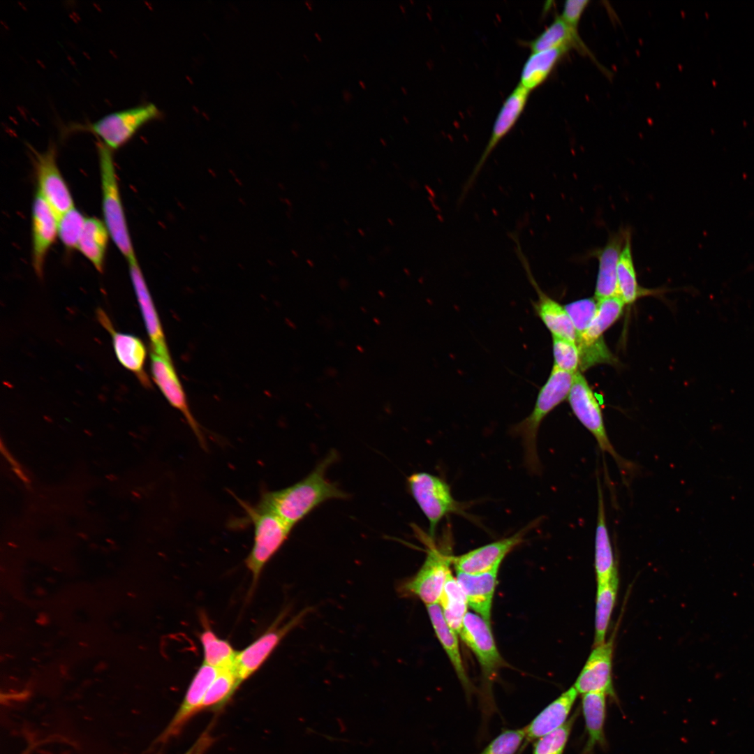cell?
<instances>
[{"mask_svg": "<svg viewBox=\"0 0 754 754\" xmlns=\"http://www.w3.org/2000/svg\"><path fill=\"white\" fill-rule=\"evenodd\" d=\"M359 83H360V84H361V85H362V87H363L364 88H365V85H364V82H362V81H360V82H359Z\"/></svg>", "mask_w": 754, "mask_h": 754, "instance_id": "obj_44", "label": "cell"}, {"mask_svg": "<svg viewBox=\"0 0 754 754\" xmlns=\"http://www.w3.org/2000/svg\"><path fill=\"white\" fill-rule=\"evenodd\" d=\"M531 52L554 49L570 51L575 49L581 54L591 56V51L581 38L578 29L566 23L559 15L538 36L528 43Z\"/></svg>", "mask_w": 754, "mask_h": 754, "instance_id": "obj_24", "label": "cell"}, {"mask_svg": "<svg viewBox=\"0 0 754 754\" xmlns=\"http://www.w3.org/2000/svg\"><path fill=\"white\" fill-rule=\"evenodd\" d=\"M238 501L254 528L253 545L245 559L254 588L265 566L286 541L293 527L258 503L252 505L240 499Z\"/></svg>", "mask_w": 754, "mask_h": 754, "instance_id": "obj_4", "label": "cell"}, {"mask_svg": "<svg viewBox=\"0 0 754 754\" xmlns=\"http://www.w3.org/2000/svg\"><path fill=\"white\" fill-rule=\"evenodd\" d=\"M220 670L202 663L194 675L178 711L162 735V739L167 740L177 735L186 723L201 710L204 697Z\"/></svg>", "mask_w": 754, "mask_h": 754, "instance_id": "obj_20", "label": "cell"}, {"mask_svg": "<svg viewBox=\"0 0 754 754\" xmlns=\"http://www.w3.org/2000/svg\"><path fill=\"white\" fill-rule=\"evenodd\" d=\"M110 234L103 221L87 218L77 249L99 272L104 269Z\"/></svg>", "mask_w": 754, "mask_h": 754, "instance_id": "obj_29", "label": "cell"}, {"mask_svg": "<svg viewBox=\"0 0 754 754\" xmlns=\"http://www.w3.org/2000/svg\"><path fill=\"white\" fill-rule=\"evenodd\" d=\"M196 748H197V744L195 745L194 746H193L192 748H191L185 754H194Z\"/></svg>", "mask_w": 754, "mask_h": 754, "instance_id": "obj_43", "label": "cell"}, {"mask_svg": "<svg viewBox=\"0 0 754 754\" xmlns=\"http://www.w3.org/2000/svg\"><path fill=\"white\" fill-rule=\"evenodd\" d=\"M618 586V573L607 582L597 583L594 645L601 644L605 640L616 600Z\"/></svg>", "mask_w": 754, "mask_h": 754, "instance_id": "obj_32", "label": "cell"}, {"mask_svg": "<svg viewBox=\"0 0 754 754\" xmlns=\"http://www.w3.org/2000/svg\"><path fill=\"white\" fill-rule=\"evenodd\" d=\"M426 607L435 634L447 654L459 680L465 690L470 691L471 684L462 661L457 639L458 634L445 621L438 603L427 605Z\"/></svg>", "mask_w": 754, "mask_h": 754, "instance_id": "obj_25", "label": "cell"}, {"mask_svg": "<svg viewBox=\"0 0 754 754\" xmlns=\"http://www.w3.org/2000/svg\"><path fill=\"white\" fill-rule=\"evenodd\" d=\"M86 220L75 207L59 216L58 237L68 251L77 249Z\"/></svg>", "mask_w": 754, "mask_h": 754, "instance_id": "obj_36", "label": "cell"}, {"mask_svg": "<svg viewBox=\"0 0 754 754\" xmlns=\"http://www.w3.org/2000/svg\"><path fill=\"white\" fill-rule=\"evenodd\" d=\"M130 277L151 342V351L171 359L163 327L137 258L128 262Z\"/></svg>", "mask_w": 754, "mask_h": 754, "instance_id": "obj_18", "label": "cell"}, {"mask_svg": "<svg viewBox=\"0 0 754 754\" xmlns=\"http://www.w3.org/2000/svg\"><path fill=\"white\" fill-rule=\"evenodd\" d=\"M568 52L562 49L531 52L522 68L519 84L529 91L535 89L546 81Z\"/></svg>", "mask_w": 754, "mask_h": 754, "instance_id": "obj_28", "label": "cell"}, {"mask_svg": "<svg viewBox=\"0 0 754 754\" xmlns=\"http://www.w3.org/2000/svg\"><path fill=\"white\" fill-rule=\"evenodd\" d=\"M98 315L101 323L112 336L113 348L119 362L137 375L143 385L149 386V380L144 372L147 351L143 342L134 335L116 332L101 310Z\"/></svg>", "mask_w": 754, "mask_h": 754, "instance_id": "obj_22", "label": "cell"}, {"mask_svg": "<svg viewBox=\"0 0 754 754\" xmlns=\"http://www.w3.org/2000/svg\"><path fill=\"white\" fill-rule=\"evenodd\" d=\"M552 337L553 367L572 374L580 371V356L576 343L560 337Z\"/></svg>", "mask_w": 754, "mask_h": 754, "instance_id": "obj_37", "label": "cell"}, {"mask_svg": "<svg viewBox=\"0 0 754 754\" xmlns=\"http://www.w3.org/2000/svg\"><path fill=\"white\" fill-rule=\"evenodd\" d=\"M101 206L110 237L127 262L136 259L121 201L112 151L98 140Z\"/></svg>", "mask_w": 754, "mask_h": 754, "instance_id": "obj_3", "label": "cell"}, {"mask_svg": "<svg viewBox=\"0 0 754 754\" xmlns=\"http://www.w3.org/2000/svg\"><path fill=\"white\" fill-rule=\"evenodd\" d=\"M537 519L511 536L481 546L465 554L452 556L456 572L479 574L500 567L504 558L522 543L526 534L540 522Z\"/></svg>", "mask_w": 754, "mask_h": 754, "instance_id": "obj_12", "label": "cell"}, {"mask_svg": "<svg viewBox=\"0 0 754 754\" xmlns=\"http://www.w3.org/2000/svg\"><path fill=\"white\" fill-rule=\"evenodd\" d=\"M598 512L595 533L594 566L597 583L609 580L618 573L612 542L607 526L604 495L600 480H597Z\"/></svg>", "mask_w": 754, "mask_h": 754, "instance_id": "obj_23", "label": "cell"}, {"mask_svg": "<svg viewBox=\"0 0 754 754\" xmlns=\"http://www.w3.org/2000/svg\"><path fill=\"white\" fill-rule=\"evenodd\" d=\"M452 560V556L448 552L430 546L420 568L399 585V593L403 596L417 598L426 605L438 603L451 572Z\"/></svg>", "mask_w": 754, "mask_h": 754, "instance_id": "obj_9", "label": "cell"}, {"mask_svg": "<svg viewBox=\"0 0 754 754\" xmlns=\"http://www.w3.org/2000/svg\"><path fill=\"white\" fill-rule=\"evenodd\" d=\"M573 376L574 374L552 367L547 380L538 392L530 414L510 429L511 434L520 437L522 441L525 465L532 473L537 474L541 471L537 449L540 426L556 407L568 399Z\"/></svg>", "mask_w": 754, "mask_h": 754, "instance_id": "obj_2", "label": "cell"}, {"mask_svg": "<svg viewBox=\"0 0 754 754\" xmlns=\"http://www.w3.org/2000/svg\"><path fill=\"white\" fill-rule=\"evenodd\" d=\"M207 743H208L207 741H204L202 740H201L200 742H198V744H197V748H196V749L195 751L194 754H202L203 749L205 748L204 745H205Z\"/></svg>", "mask_w": 754, "mask_h": 754, "instance_id": "obj_42", "label": "cell"}, {"mask_svg": "<svg viewBox=\"0 0 754 754\" xmlns=\"http://www.w3.org/2000/svg\"><path fill=\"white\" fill-rule=\"evenodd\" d=\"M337 454H328L304 479L286 488L265 491L258 503L293 527L312 510L331 499L347 498V494L326 478Z\"/></svg>", "mask_w": 754, "mask_h": 754, "instance_id": "obj_1", "label": "cell"}, {"mask_svg": "<svg viewBox=\"0 0 754 754\" xmlns=\"http://www.w3.org/2000/svg\"><path fill=\"white\" fill-rule=\"evenodd\" d=\"M574 720L575 716L559 728L539 738L534 746L533 754H562Z\"/></svg>", "mask_w": 754, "mask_h": 754, "instance_id": "obj_38", "label": "cell"}, {"mask_svg": "<svg viewBox=\"0 0 754 754\" xmlns=\"http://www.w3.org/2000/svg\"><path fill=\"white\" fill-rule=\"evenodd\" d=\"M589 3V0H568L564 3L559 16L569 26L577 29L581 18Z\"/></svg>", "mask_w": 754, "mask_h": 754, "instance_id": "obj_41", "label": "cell"}, {"mask_svg": "<svg viewBox=\"0 0 754 754\" xmlns=\"http://www.w3.org/2000/svg\"><path fill=\"white\" fill-rule=\"evenodd\" d=\"M459 635L475 655L483 677L491 680L503 666L504 660L496 646L491 622L476 613L468 612Z\"/></svg>", "mask_w": 754, "mask_h": 754, "instance_id": "obj_11", "label": "cell"}, {"mask_svg": "<svg viewBox=\"0 0 754 754\" xmlns=\"http://www.w3.org/2000/svg\"><path fill=\"white\" fill-rule=\"evenodd\" d=\"M498 570L499 567L479 574L456 572L457 581L466 596L468 606L489 622Z\"/></svg>", "mask_w": 754, "mask_h": 754, "instance_id": "obj_21", "label": "cell"}, {"mask_svg": "<svg viewBox=\"0 0 754 754\" xmlns=\"http://www.w3.org/2000/svg\"><path fill=\"white\" fill-rule=\"evenodd\" d=\"M510 237L516 244L515 251L517 257L538 295V299L532 302L536 316L550 332L552 337L566 339L576 343V331L565 306L540 288L533 276L528 261L522 250L518 236L512 233L510 234Z\"/></svg>", "mask_w": 754, "mask_h": 754, "instance_id": "obj_13", "label": "cell"}, {"mask_svg": "<svg viewBox=\"0 0 754 754\" xmlns=\"http://www.w3.org/2000/svg\"><path fill=\"white\" fill-rule=\"evenodd\" d=\"M199 639L203 650V663L218 670L234 666L237 651L228 640L219 637L208 625H205Z\"/></svg>", "mask_w": 754, "mask_h": 754, "instance_id": "obj_33", "label": "cell"}, {"mask_svg": "<svg viewBox=\"0 0 754 754\" xmlns=\"http://www.w3.org/2000/svg\"><path fill=\"white\" fill-rule=\"evenodd\" d=\"M630 230L621 229L611 235L607 244L593 252L598 260V270L594 298L599 301L606 297L619 295L617 265Z\"/></svg>", "mask_w": 754, "mask_h": 754, "instance_id": "obj_19", "label": "cell"}, {"mask_svg": "<svg viewBox=\"0 0 754 754\" xmlns=\"http://www.w3.org/2000/svg\"><path fill=\"white\" fill-rule=\"evenodd\" d=\"M309 612L310 609L306 608L282 624L283 614H281L256 640L237 651L234 663L237 689L263 666L283 639L299 626Z\"/></svg>", "mask_w": 754, "mask_h": 754, "instance_id": "obj_8", "label": "cell"}, {"mask_svg": "<svg viewBox=\"0 0 754 754\" xmlns=\"http://www.w3.org/2000/svg\"><path fill=\"white\" fill-rule=\"evenodd\" d=\"M626 304L619 295L597 301L596 311L587 330L577 337L578 348L593 344L603 339V334L621 316Z\"/></svg>", "mask_w": 754, "mask_h": 754, "instance_id": "obj_27", "label": "cell"}, {"mask_svg": "<svg viewBox=\"0 0 754 754\" xmlns=\"http://www.w3.org/2000/svg\"><path fill=\"white\" fill-rule=\"evenodd\" d=\"M237 690V677L232 667L221 670L209 688L201 709L223 706Z\"/></svg>", "mask_w": 754, "mask_h": 754, "instance_id": "obj_35", "label": "cell"}, {"mask_svg": "<svg viewBox=\"0 0 754 754\" xmlns=\"http://www.w3.org/2000/svg\"><path fill=\"white\" fill-rule=\"evenodd\" d=\"M617 285L619 295L626 305L633 304L640 297L656 293V290L641 287L638 283L633 258L630 232L626 237L618 263Z\"/></svg>", "mask_w": 754, "mask_h": 754, "instance_id": "obj_30", "label": "cell"}, {"mask_svg": "<svg viewBox=\"0 0 754 754\" xmlns=\"http://www.w3.org/2000/svg\"><path fill=\"white\" fill-rule=\"evenodd\" d=\"M564 306L570 317L577 337L583 334L591 323L596 311L597 301L594 297L584 298L568 303Z\"/></svg>", "mask_w": 754, "mask_h": 754, "instance_id": "obj_39", "label": "cell"}, {"mask_svg": "<svg viewBox=\"0 0 754 754\" xmlns=\"http://www.w3.org/2000/svg\"><path fill=\"white\" fill-rule=\"evenodd\" d=\"M38 192L59 216L75 207L70 188L57 162V150L50 144L43 152L32 151Z\"/></svg>", "mask_w": 754, "mask_h": 754, "instance_id": "obj_10", "label": "cell"}, {"mask_svg": "<svg viewBox=\"0 0 754 754\" xmlns=\"http://www.w3.org/2000/svg\"><path fill=\"white\" fill-rule=\"evenodd\" d=\"M529 93V91L518 84L504 101L494 122L488 142L463 187L459 200L464 198L473 186L490 154L519 119L527 103Z\"/></svg>", "mask_w": 754, "mask_h": 754, "instance_id": "obj_14", "label": "cell"}, {"mask_svg": "<svg viewBox=\"0 0 754 754\" xmlns=\"http://www.w3.org/2000/svg\"><path fill=\"white\" fill-rule=\"evenodd\" d=\"M605 695L603 693H588L582 695V710L589 734L586 751L591 750L598 743H604Z\"/></svg>", "mask_w": 754, "mask_h": 754, "instance_id": "obj_34", "label": "cell"}, {"mask_svg": "<svg viewBox=\"0 0 754 754\" xmlns=\"http://www.w3.org/2000/svg\"><path fill=\"white\" fill-rule=\"evenodd\" d=\"M158 108L147 103L107 114L96 121L73 123L63 128V135L89 132L112 151L125 145L144 124L159 116Z\"/></svg>", "mask_w": 754, "mask_h": 754, "instance_id": "obj_5", "label": "cell"}, {"mask_svg": "<svg viewBox=\"0 0 754 754\" xmlns=\"http://www.w3.org/2000/svg\"><path fill=\"white\" fill-rule=\"evenodd\" d=\"M59 216L36 192L31 208V263L41 277L47 255L58 236Z\"/></svg>", "mask_w": 754, "mask_h": 754, "instance_id": "obj_16", "label": "cell"}, {"mask_svg": "<svg viewBox=\"0 0 754 754\" xmlns=\"http://www.w3.org/2000/svg\"><path fill=\"white\" fill-rule=\"evenodd\" d=\"M438 604L448 626L459 634L468 605L463 590L451 572L448 575Z\"/></svg>", "mask_w": 754, "mask_h": 754, "instance_id": "obj_31", "label": "cell"}, {"mask_svg": "<svg viewBox=\"0 0 754 754\" xmlns=\"http://www.w3.org/2000/svg\"><path fill=\"white\" fill-rule=\"evenodd\" d=\"M574 687L577 693H603L614 695L612 684L613 642L594 645Z\"/></svg>", "mask_w": 754, "mask_h": 754, "instance_id": "obj_17", "label": "cell"}, {"mask_svg": "<svg viewBox=\"0 0 754 754\" xmlns=\"http://www.w3.org/2000/svg\"><path fill=\"white\" fill-rule=\"evenodd\" d=\"M151 371L154 381L169 402L184 416L200 445L207 448V441L200 427L194 418L172 360L151 352Z\"/></svg>", "mask_w": 754, "mask_h": 754, "instance_id": "obj_15", "label": "cell"}, {"mask_svg": "<svg viewBox=\"0 0 754 754\" xmlns=\"http://www.w3.org/2000/svg\"><path fill=\"white\" fill-rule=\"evenodd\" d=\"M409 492L429 522V536L434 538L437 526L446 516L465 515L450 485L441 478L427 472L415 473L407 479Z\"/></svg>", "mask_w": 754, "mask_h": 754, "instance_id": "obj_7", "label": "cell"}, {"mask_svg": "<svg viewBox=\"0 0 754 754\" xmlns=\"http://www.w3.org/2000/svg\"><path fill=\"white\" fill-rule=\"evenodd\" d=\"M525 737V728L505 730L480 754H515Z\"/></svg>", "mask_w": 754, "mask_h": 754, "instance_id": "obj_40", "label": "cell"}, {"mask_svg": "<svg viewBox=\"0 0 754 754\" xmlns=\"http://www.w3.org/2000/svg\"><path fill=\"white\" fill-rule=\"evenodd\" d=\"M568 401L575 416L595 438L602 452L612 457L622 474L626 475L632 472L634 465L622 457L612 444L600 404L581 371L574 374Z\"/></svg>", "mask_w": 754, "mask_h": 754, "instance_id": "obj_6", "label": "cell"}, {"mask_svg": "<svg viewBox=\"0 0 754 754\" xmlns=\"http://www.w3.org/2000/svg\"><path fill=\"white\" fill-rule=\"evenodd\" d=\"M577 693L572 686L549 704L525 728L526 737L540 738L564 724Z\"/></svg>", "mask_w": 754, "mask_h": 754, "instance_id": "obj_26", "label": "cell"}]
</instances>
